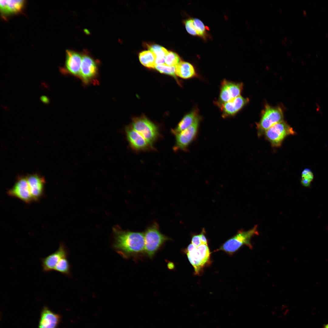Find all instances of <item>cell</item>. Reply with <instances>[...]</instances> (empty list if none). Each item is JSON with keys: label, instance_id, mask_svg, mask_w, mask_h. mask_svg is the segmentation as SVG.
Returning a JSON list of instances; mask_svg holds the SVG:
<instances>
[{"label": "cell", "instance_id": "obj_1", "mask_svg": "<svg viewBox=\"0 0 328 328\" xmlns=\"http://www.w3.org/2000/svg\"><path fill=\"white\" fill-rule=\"evenodd\" d=\"M113 231V248L123 257L128 258L144 251L143 233L124 230L118 227H114Z\"/></svg>", "mask_w": 328, "mask_h": 328}, {"label": "cell", "instance_id": "obj_2", "mask_svg": "<svg viewBox=\"0 0 328 328\" xmlns=\"http://www.w3.org/2000/svg\"><path fill=\"white\" fill-rule=\"evenodd\" d=\"M258 233L257 225L247 231L240 230L223 244L218 250L222 251L229 254H232L243 245H246L251 249L253 248L251 238L254 236L258 235Z\"/></svg>", "mask_w": 328, "mask_h": 328}, {"label": "cell", "instance_id": "obj_3", "mask_svg": "<svg viewBox=\"0 0 328 328\" xmlns=\"http://www.w3.org/2000/svg\"><path fill=\"white\" fill-rule=\"evenodd\" d=\"M185 253L194 268L195 275H200L210 263V252L208 244H202L196 247L191 243L185 250Z\"/></svg>", "mask_w": 328, "mask_h": 328}, {"label": "cell", "instance_id": "obj_4", "mask_svg": "<svg viewBox=\"0 0 328 328\" xmlns=\"http://www.w3.org/2000/svg\"><path fill=\"white\" fill-rule=\"evenodd\" d=\"M145 241L144 252L150 258L169 238L162 234L156 224L149 227L143 233Z\"/></svg>", "mask_w": 328, "mask_h": 328}, {"label": "cell", "instance_id": "obj_5", "mask_svg": "<svg viewBox=\"0 0 328 328\" xmlns=\"http://www.w3.org/2000/svg\"><path fill=\"white\" fill-rule=\"evenodd\" d=\"M131 126L153 147V144L158 139L159 135L158 128L155 124L142 116L134 118Z\"/></svg>", "mask_w": 328, "mask_h": 328}, {"label": "cell", "instance_id": "obj_6", "mask_svg": "<svg viewBox=\"0 0 328 328\" xmlns=\"http://www.w3.org/2000/svg\"><path fill=\"white\" fill-rule=\"evenodd\" d=\"M283 121V114L280 108L267 105L257 125L258 135L261 136L271 127Z\"/></svg>", "mask_w": 328, "mask_h": 328}, {"label": "cell", "instance_id": "obj_7", "mask_svg": "<svg viewBox=\"0 0 328 328\" xmlns=\"http://www.w3.org/2000/svg\"><path fill=\"white\" fill-rule=\"evenodd\" d=\"M266 138L272 146L279 147L284 139L291 135H295L296 132L285 122L283 121L274 125L265 133Z\"/></svg>", "mask_w": 328, "mask_h": 328}, {"label": "cell", "instance_id": "obj_8", "mask_svg": "<svg viewBox=\"0 0 328 328\" xmlns=\"http://www.w3.org/2000/svg\"><path fill=\"white\" fill-rule=\"evenodd\" d=\"M82 54V59L79 77L85 84L92 83L97 77L98 73L97 63L87 51Z\"/></svg>", "mask_w": 328, "mask_h": 328}, {"label": "cell", "instance_id": "obj_9", "mask_svg": "<svg viewBox=\"0 0 328 328\" xmlns=\"http://www.w3.org/2000/svg\"><path fill=\"white\" fill-rule=\"evenodd\" d=\"M200 118L199 116L190 127L175 135L176 141L173 147L175 151L187 150L198 134Z\"/></svg>", "mask_w": 328, "mask_h": 328}, {"label": "cell", "instance_id": "obj_10", "mask_svg": "<svg viewBox=\"0 0 328 328\" xmlns=\"http://www.w3.org/2000/svg\"><path fill=\"white\" fill-rule=\"evenodd\" d=\"M243 86V84L241 83L223 80L221 83L219 100L216 102V104L218 106L240 95Z\"/></svg>", "mask_w": 328, "mask_h": 328}, {"label": "cell", "instance_id": "obj_11", "mask_svg": "<svg viewBox=\"0 0 328 328\" xmlns=\"http://www.w3.org/2000/svg\"><path fill=\"white\" fill-rule=\"evenodd\" d=\"M7 194L27 203L33 201L26 178L21 177L18 179L14 186L8 191Z\"/></svg>", "mask_w": 328, "mask_h": 328}, {"label": "cell", "instance_id": "obj_12", "mask_svg": "<svg viewBox=\"0 0 328 328\" xmlns=\"http://www.w3.org/2000/svg\"><path fill=\"white\" fill-rule=\"evenodd\" d=\"M82 59V54L71 50H67L65 64L61 71L79 77Z\"/></svg>", "mask_w": 328, "mask_h": 328}, {"label": "cell", "instance_id": "obj_13", "mask_svg": "<svg viewBox=\"0 0 328 328\" xmlns=\"http://www.w3.org/2000/svg\"><path fill=\"white\" fill-rule=\"evenodd\" d=\"M67 250L65 245L63 243H61L55 251L41 259L42 271L48 272L54 270L60 260L67 257Z\"/></svg>", "mask_w": 328, "mask_h": 328}, {"label": "cell", "instance_id": "obj_14", "mask_svg": "<svg viewBox=\"0 0 328 328\" xmlns=\"http://www.w3.org/2000/svg\"><path fill=\"white\" fill-rule=\"evenodd\" d=\"M125 132L129 144L134 150L136 151H144L153 148L131 126H127L125 128Z\"/></svg>", "mask_w": 328, "mask_h": 328}, {"label": "cell", "instance_id": "obj_15", "mask_svg": "<svg viewBox=\"0 0 328 328\" xmlns=\"http://www.w3.org/2000/svg\"><path fill=\"white\" fill-rule=\"evenodd\" d=\"M248 101V98H245L240 95L218 106L220 107L222 112V117L226 118L235 115Z\"/></svg>", "mask_w": 328, "mask_h": 328}, {"label": "cell", "instance_id": "obj_16", "mask_svg": "<svg viewBox=\"0 0 328 328\" xmlns=\"http://www.w3.org/2000/svg\"><path fill=\"white\" fill-rule=\"evenodd\" d=\"M60 319L59 314L44 306L41 312L38 328H57Z\"/></svg>", "mask_w": 328, "mask_h": 328}, {"label": "cell", "instance_id": "obj_17", "mask_svg": "<svg viewBox=\"0 0 328 328\" xmlns=\"http://www.w3.org/2000/svg\"><path fill=\"white\" fill-rule=\"evenodd\" d=\"M26 179L33 201L39 200L43 194L45 180L36 174L29 175Z\"/></svg>", "mask_w": 328, "mask_h": 328}, {"label": "cell", "instance_id": "obj_18", "mask_svg": "<svg viewBox=\"0 0 328 328\" xmlns=\"http://www.w3.org/2000/svg\"><path fill=\"white\" fill-rule=\"evenodd\" d=\"M0 9L3 15L16 14L20 12L23 9L24 0H1Z\"/></svg>", "mask_w": 328, "mask_h": 328}, {"label": "cell", "instance_id": "obj_19", "mask_svg": "<svg viewBox=\"0 0 328 328\" xmlns=\"http://www.w3.org/2000/svg\"><path fill=\"white\" fill-rule=\"evenodd\" d=\"M199 116L198 110L194 109L185 115L178 124L172 129V132L175 135L180 133L191 126Z\"/></svg>", "mask_w": 328, "mask_h": 328}, {"label": "cell", "instance_id": "obj_20", "mask_svg": "<svg viewBox=\"0 0 328 328\" xmlns=\"http://www.w3.org/2000/svg\"><path fill=\"white\" fill-rule=\"evenodd\" d=\"M176 75L180 78L188 79L196 76L194 67L189 63L180 61L175 66Z\"/></svg>", "mask_w": 328, "mask_h": 328}, {"label": "cell", "instance_id": "obj_21", "mask_svg": "<svg viewBox=\"0 0 328 328\" xmlns=\"http://www.w3.org/2000/svg\"><path fill=\"white\" fill-rule=\"evenodd\" d=\"M139 61L144 66L148 68H155L156 65L155 54L150 50L142 51L138 55Z\"/></svg>", "mask_w": 328, "mask_h": 328}, {"label": "cell", "instance_id": "obj_22", "mask_svg": "<svg viewBox=\"0 0 328 328\" xmlns=\"http://www.w3.org/2000/svg\"><path fill=\"white\" fill-rule=\"evenodd\" d=\"M147 46L149 50L154 53L156 56V65L164 64L166 56L168 52L167 49L158 44H147Z\"/></svg>", "mask_w": 328, "mask_h": 328}, {"label": "cell", "instance_id": "obj_23", "mask_svg": "<svg viewBox=\"0 0 328 328\" xmlns=\"http://www.w3.org/2000/svg\"><path fill=\"white\" fill-rule=\"evenodd\" d=\"M70 265L67 257L62 258L58 261L54 270L63 275L69 276L70 275Z\"/></svg>", "mask_w": 328, "mask_h": 328}, {"label": "cell", "instance_id": "obj_24", "mask_svg": "<svg viewBox=\"0 0 328 328\" xmlns=\"http://www.w3.org/2000/svg\"><path fill=\"white\" fill-rule=\"evenodd\" d=\"M302 184L306 187H309L314 178L313 174L312 171L309 168L304 169L302 172Z\"/></svg>", "mask_w": 328, "mask_h": 328}, {"label": "cell", "instance_id": "obj_25", "mask_svg": "<svg viewBox=\"0 0 328 328\" xmlns=\"http://www.w3.org/2000/svg\"><path fill=\"white\" fill-rule=\"evenodd\" d=\"M155 68L161 73L167 74L173 77L177 81L176 76L175 67L169 66L163 64L156 65Z\"/></svg>", "mask_w": 328, "mask_h": 328}, {"label": "cell", "instance_id": "obj_26", "mask_svg": "<svg viewBox=\"0 0 328 328\" xmlns=\"http://www.w3.org/2000/svg\"><path fill=\"white\" fill-rule=\"evenodd\" d=\"M165 61L167 65L175 67L181 61L180 57L177 54L172 51H168L166 56Z\"/></svg>", "mask_w": 328, "mask_h": 328}, {"label": "cell", "instance_id": "obj_27", "mask_svg": "<svg viewBox=\"0 0 328 328\" xmlns=\"http://www.w3.org/2000/svg\"><path fill=\"white\" fill-rule=\"evenodd\" d=\"M193 27L196 36H203L206 32L205 27L203 22L197 19H193Z\"/></svg>", "mask_w": 328, "mask_h": 328}, {"label": "cell", "instance_id": "obj_28", "mask_svg": "<svg viewBox=\"0 0 328 328\" xmlns=\"http://www.w3.org/2000/svg\"><path fill=\"white\" fill-rule=\"evenodd\" d=\"M191 243L197 247L202 243L199 234L194 235L192 236L191 239Z\"/></svg>", "mask_w": 328, "mask_h": 328}, {"label": "cell", "instance_id": "obj_29", "mask_svg": "<svg viewBox=\"0 0 328 328\" xmlns=\"http://www.w3.org/2000/svg\"><path fill=\"white\" fill-rule=\"evenodd\" d=\"M205 231L204 229L203 228L199 235L202 243L203 244H207V240L205 236Z\"/></svg>", "mask_w": 328, "mask_h": 328}, {"label": "cell", "instance_id": "obj_30", "mask_svg": "<svg viewBox=\"0 0 328 328\" xmlns=\"http://www.w3.org/2000/svg\"><path fill=\"white\" fill-rule=\"evenodd\" d=\"M42 101L44 102H48V99L46 97L43 96L41 97Z\"/></svg>", "mask_w": 328, "mask_h": 328}, {"label": "cell", "instance_id": "obj_31", "mask_svg": "<svg viewBox=\"0 0 328 328\" xmlns=\"http://www.w3.org/2000/svg\"><path fill=\"white\" fill-rule=\"evenodd\" d=\"M322 328H328V323L324 325Z\"/></svg>", "mask_w": 328, "mask_h": 328}]
</instances>
